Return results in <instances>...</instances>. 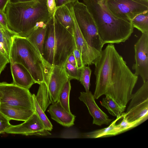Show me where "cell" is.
I'll list each match as a JSON object with an SVG mask.
<instances>
[{
  "instance_id": "1",
  "label": "cell",
  "mask_w": 148,
  "mask_h": 148,
  "mask_svg": "<svg viewBox=\"0 0 148 148\" xmlns=\"http://www.w3.org/2000/svg\"><path fill=\"white\" fill-rule=\"evenodd\" d=\"M94 64L95 99L108 95L120 106L126 108L132 97L138 76L131 71L113 44H108L102 50Z\"/></svg>"
},
{
  "instance_id": "2",
  "label": "cell",
  "mask_w": 148,
  "mask_h": 148,
  "mask_svg": "<svg viewBox=\"0 0 148 148\" xmlns=\"http://www.w3.org/2000/svg\"><path fill=\"white\" fill-rule=\"evenodd\" d=\"M92 15L103 43L124 42L131 36L134 27L131 22L118 17L109 10L106 0H83Z\"/></svg>"
},
{
  "instance_id": "3",
  "label": "cell",
  "mask_w": 148,
  "mask_h": 148,
  "mask_svg": "<svg viewBox=\"0 0 148 148\" xmlns=\"http://www.w3.org/2000/svg\"><path fill=\"white\" fill-rule=\"evenodd\" d=\"M5 13L9 28L16 35L27 38L37 22L47 23L50 16L46 0H32L11 3L6 6Z\"/></svg>"
},
{
  "instance_id": "4",
  "label": "cell",
  "mask_w": 148,
  "mask_h": 148,
  "mask_svg": "<svg viewBox=\"0 0 148 148\" xmlns=\"http://www.w3.org/2000/svg\"><path fill=\"white\" fill-rule=\"evenodd\" d=\"M76 48L73 35L53 15L47 23L42 58L49 65L62 66Z\"/></svg>"
},
{
  "instance_id": "5",
  "label": "cell",
  "mask_w": 148,
  "mask_h": 148,
  "mask_svg": "<svg viewBox=\"0 0 148 148\" xmlns=\"http://www.w3.org/2000/svg\"><path fill=\"white\" fill-rule=\"evenodd\" d=\"M10 61L23 65L31 74L34 83L39 84L44 82L50 66L27 38L16 35L12 38Z\"/></svg>"
},
{
  "instance_id": "6",
  "label": "cell",
  "mask_w": 148,
  "mask_h": 148,
  "mask_svg": "<svg viewBox=\"0 0 148 148\" xmlns=\"http://www.w3.org/2000/svg\"><path fill=\"white\" fill-rule=\"evenodd\" d=\"M74 14L82 34L93 50L100 55L104 45L99 35L94 19L86 6L77 0L73 3Z\"/></svg>"
},
{
  "instance_id": "7",
  "label": "cell",
  "mask_w": 148,
  "mask_h": 148,
  "mask_svg": "<svg viewBox=\"0 0 148 148\" xmlns=\"http://www.w3.org/2000/svg\"><path fill=\"white\" fill-rule=\"evenodd\" d=\"M0 103L34 110L32 94L29 89L13 83L0 82Z\"/></svg>"
},
{
  "instance_id": "8",
  "label": "cell",
  "mask_w": 148,
  "mask_h": 148,
  "mask_svg": "<svg viewBox=\"0 0 148 148\" xmlns=\"http://www.w3.org/2000/svg\"><path fill=\"white\" fill-rule=\"evenodd\" d=\"M114 16L131 22L136 15L148 11V0H106Z\"/></svg>"
},
{
  "instance_id": "9",
  "label": "cell",
  "mask_w": 148,
  "mask_h": 148,
  "mask_svg": "<svg viewBox=\"0 0 148 148\" xmlns=\"http://www.w3.org/2000/svg\"><path fill=\"white\" fill-rule=\"evenodd\" d=\"M131 101L125 115L127 120L132 122L148 118V81L133 94Z\"/></svg>"
},
{
  "instance_id": "10",
  "label": "cell",
  "mask_w": 148,
  "mask_h": 148,
  "mask_svg": "<svg viewBox=\"0 0 148 148\" xmlns=\"http://www.w3.org/2000/svg\"><path fill=\"white\" fill-rule=\"evenodd\" d=\"M69 79L64 66H50L46 72L44 81L47 85L51 103L58 101L66 83Z\"/></svg>"
},
{
  "instance_id": "11",
  "label": "cell",
  "mask_w": 148,
  "mask_h": 148,
  "mask_svg": "<svg viewBox=\"0 0 148 148\" xmlns=\"http://www.w3.org/2000/svg\"><path fill=\"white\" fill-rule=\"evenodd\" d=\"M135 62L132 66L135 74L143 82L148 81V33H142L134 45Z\"/></svg>"
},
{
  "instance_id": "12",
  "label": "cell",
  "mask_w": 148,
  "mask_h": 148,
  "mask_svg": "<svg viewBox=\"0 0 148 148\" xmlns=\"http://www.w3.org/2000/svg\"><path fill=\"white\" fill-rule=\"evenodd\" d=\"M68 7L74 24L73 36L76 49L80 52L84 66H89L94 64L99 56L89 46L84 38L76 21L73 12V3L66 5Z\"/></svg>"
},
{
  "instance_id": "13",
  "label": "cell",
  "mask_w": 148,
  "mask_h": 148,
  "mask_svg": "<svg viewBox=\"0 0 148 148\" xmlns=\"http://www.w3.org/2000/svg\"><path fill=\"white\" fill-rule=\"evenodd\" d=\"M8 134H20L26 136H46L51 135L46 130L37 115L34 113L22 123L12 125L5 131Z\"/></svg>"
},
{
  "instance_id": "14",
  "label": "cell",
  "mask_w": 148,
  "mask_h": 148,
  "mask_svg": "<svg viewBox=\"0 0 148 148\" xmlns=\"http://www.w3.org/2000/svg\"><path fill=\"white\" fill-rule=\"evenodd\" d=\"M79 99L87 106L90 114L93 118V124L101 126L103 124L108 125L111 123L113 119H110L97 106L91 91L81 92Z\"/></svg>"
},
{
  "instance_id": "15",
  "label": "cell",
  "mask_w": 148,
  "mask_h": 148,
  "mask_svg": "<svg viewBox=\"0 0 148 148\" xmlns=\"http://www.w3.org/2000/svg\"><path fill=\"white\" fill-rule=\"evenodd\" d=\"M10 69L14 84L29 89L35 83L29 72L22 64L10 63Z\"/></svg>"
},
{
  "instance_id": "16",
  "label": "cell",
  "mask_w": 148,
  "mask_h": 148,
  "mask_svg": "<svg viewBox=\"0 0 148 148\" xmlns=\"http://www.w3.org/2000/svg\"><path fill=\"white\" fill-rule=\"evenodd\" d=\"M47 111L51 118L62 125L69 127L74 125L75 116L63 107L59 101L52 103Z\"/></svg>"
},
{
  "instance_id": "17",
  "label": "cell",
  "mask_w": 148,
  "mask_h": 148,
  "mask_svg": "<svg viewBox=\"0 0 148 148\" xmlns=\"http://www.w3.org/2000/svg\"><path fill=\"white\" fill-rule=\"evenodd\" d=\"M0 112L10 120L25 121L34 113L31 109L14 107L1 104Z\"/></svg>"
},
{
  "instance_id": "18",
  "label": "cell",
  "mask_w": 148,
  "mask_h": 148,
  "mask_svg": "<svg viewBox=\"0 0 148 148\" xmlns=\"http://www.w3.org/2000/svg\"><path fill=\"white\" fill-rule=\"evenodd\" d=\"M47 25V24L35 27L26 38L34 46L42 57Z\"/></svg>"
},
{
  "instance_id": "19",
  "label": "cell",
  "mask_w": 148,
  "mask_h": 148,
  "mask_svg": "<svg viewBox=\"0 0 148 148\" xmlns=\"http://www.w3.org/2000/svg\"><path fill=\"white\" fill-rule=\"evenodd\" d=\"M16 34L0 23V51L10 60L12 37Z\"/></svg>"
},
{
  "instance_id": "20",
  "label": "cell",
  "mask_w": 148,
  "mask_h": 148,
  "mask_svg": "<svg viewBox=\"0 0 148 148\" xmlns=\"http://www.w3.org/2000/svg\"><path fill=\"white\" fill-rule=\"evenodd\" d=\"M54 16L58 21L73 35V23L67 6L57 8L54 13Z\"/></svg>"
},
{
  "instance_id": "21",
  "label": "cell",
  "mask_w": 148,
  "mask_h": 148,
  "mask_svg": "<svg viewBox=\"0 0 148 148\" xmlns=\"http://www.w3.org/2000/svg\"><path fill=\"white\" fill-rule=\"evenodd\" d=\"M122 119H123L121 122L115 125L113 129L108 134L106 137L115 136L125 132L135 127L146 120L145 119H140L134 121L129 122L127 120L124 112H123Z\"/></svg>"
},
{
  "instance_id": "22",
  "label": "cell",
  "mask_w": 148,
  "mask_h": 148,
  "mask_svg": "<svg viewBox=\"0 0 148 148\" xmlns=\"http://www.w3.org/2000/svg\"><path fill=\"white\" fill-rule=\"evenodd\" d=\"M101 104L105 108L112 116L119 117L125 111V107L120 106L111 97L106 95L101 102Z\"/></svg>"
},
{
  "instance_id": "23",
  "label": "cell",
  "mask_w": 148,
  "mask_h": 148,
  "mask_svg": "<svg viewBox=\"0 0 148 148\" xmlns=\"http://www.w3.org/2000/svg\"><path fill=\"white\" fill-rule=\"evenodd\" d=\"M39 85L37 94L36 95V99L40 108L45 112L51 103L47 85L44 82Z\"/></svg>"
},
{
  "instance_id": "24",
  "label": "cell",
  "mask_w": 148,
  "mask_h": 148,
  "mask_svg": "<svg viewBox=\"0 0 148 148\" xmlns=\"http://www.w3.org/2000/svg\"><path fill=\"white\" fill-rule=\"evenodd\" d=\"M123 116V113L120 116L116 117V119L112 122L107 127L92 132L81 134V138H94L106 137L108 134L114 127L117 122L120 119H122Z\"/></svg>"
},
{
  "instance_id": "25",
  "label": "cell",
  "mask_w": 148,
  "mask_h": 148,
  "mask_svg": "<svg viewBox=\"0 0 148 148\" xmlns=\"http://www.w3.org/2000/svg\"><path fill=\"white\" fill-rule=\"evenodd\" d=\"M131 22L134 27L142 33H148V11L136 15Z\"/></svg>"
},
{
  "instance_id": "26",
  "label": "cell",
  "mask_w": 148,
  "mask_h": 148,
  "mask_svg": "<svg viewBox=\"0 0 148 148\" xmlns=\"http://www.w3.org/2000/svg\"><path fill=\"white\" fill-rule=\"evenodd\" d=\"M32 97L34 112L43 124L45 129L48 131H51L53 129V125L51 122L38 104L34 94H32Z\"/></svg>"
},
{
  "instance_id": "27",
  "label": "cell",
  "mask_w": 148,
  "mask_h": 148,
  "mask_svg": "<svg viewBox=\"0 0 148 148\" xmlns=\"http://www.w3.org/2000/svg\"><path fill=\"white\" fill-rule=\"evenodd\" d=\"M70 80L65 84L59 95L58 101L65 109L71 112L69 106V95L71 90Z\"/></svg>"
},
{
  "instance_id": "28",
  "label": "cell",
  "mask_w": 148,
  "mask_h": 148,
  "mask_svg": "<svg viewBox=\"0 0 148 148\" xmlns=\"http://www.w3.org/2000/svg\"><path fill=\"white\" fill-rule=\"evenodd\" d=\"M81 70V74L79 81L84 87L86 91H89L92 70L88 66H84Z\"/></svg>"
},
{
  "instance_id": "29",
  "label": "cell",
  "mask_w": 148,
  "mask_h": 148,
  "mask_svg": "<svg viewBox=\"0 0 148 148\" xmlns=\"http://www.w3.org/2000/svg\"><path fill=\"white\" fill-rule=\"evenodd\" d=\"M64 66L69 80L76 79L79 81L81 74V69L67 62H66Z\"/></svg>"
},
{
  "instance_id": "30",
  "label": "cell",
  "mask_w": 148,
  "mask_h": 148,
  "mask_svg": "<svg viewBox=\"0 0 148 148\" xmlns=\"http://www.w3.org/2000/svg\"><path fill=\"white\" fill-rule=\"evenodd\" d=\"M10 120L0 112V134L3 133L11 125Z\"/></svg>"
},
{
  "instance_id": "31",
  "label": "cell",
  "mask_w": 148,
  "mask_h": 148,
  "mask_svg": "<svg viewBox=\"0 0 148 148\" xmlns=\"http://www.w3.org/2000/svg\"><path fill=\"white\" fill-rule=\"evenodd\" d=\"M46 6L50 16H52L57 9L55 0H46Z\"/></svg>"
},
{
  "instance_id": "32",
  "label": "cell",
  "mask_w": 148,
  "mask_h": 148,
  "mask_svg": "<svg viewBox=\"0 0 148 148\" xmlns=\"http://www.w3.org/2000/svg\"><path fill=\"white\" fill-rule=\"evenodd\" d=\"M73 52L75 59L77 67L78 69H81L85 66L83 63L81 54L80 51L76 48Z\"/></svg>"
},
{
  "instance_id": "33",
  "label": "cell",
  "mask_w": 148,
  "mask_h": 148,
  "mask_svg": "<svg viewBox=\"0 0 148 148\" xmlns=\"http://www.w3.org/2000/svg\"><path fill=\"white\" fill-rule=\"evenodd\" d=\"M10 62L9 60L0 51V75L6 65Z\"/></svg>"
},
{
  "instance_id": "34",
  "label": "cell",
  "mask_w": 148,
  "mask_h": 148,
  "mask_svg": "<svg viewBox=\"0 0 148 148\" xmlns=\"http://www.w3.org/2000/svg\"><path fill=\"white\" fill-rule=\"evenodd\" d=\"M0 23L6 28L10 29L8 26L7 19L5 12L1 10H0Z\"/></svg>"
},
{
  "instance_id": "35",
  "label": "cell",
  "mask_w": 148,
  "mask_h": 148,
  "mask_svg": "<svg viewBox=\"0 0 148 148\" xmlns=\"http://www.w3.org/2000/svg\"><path fill=\"white\" fill-rule=\"evenodd\" d=\"M78 0H55L57 8L66 5L69 3H73Z\"/></svg>"
},
{
  "instance_id": "36",
  "label": "cell",
  "mask_w": 148,
  "mask_h": 148,
  "mask_svg": "<svg viewBox=\"0 0 148 148\" xmlns=\"http://www.w3.org/2000/svg\"><path fill=\"white\" fill-rule=\"evenodd\" d=\"M66 62L77 67L76 60L73 52H72L69 56L67 59Z\"/></svg>"
},
{
  "instance_id": "37",
  "label": "cell",
  "mask_w": 148,
  "mask_h": 148,
  "mask_svg": "<svg viewBox=\"0 0 148 148\" xmlns=\"http://www.w3.org/2000/svg\"><path fill=\"white\" fill-rule=\"evenodd\" d=\"M9 0H0V10L5 12L7 4Z\"/></svg>"
},
{
  "instance_id": "38",
  "label": "cell",
  "mask_w": 148,
  "mask_h": 148,
  "mask_svg": "<svg viewBox=\"0 0 148 148\" xmlns=\"http://www.w3.org/2000/svg\"><path fill=\"white\" fill-rule=\"evenodd\" d=\"M34 0H9V2L11 3H15L21 2L28 1Z\"/></svg>"
},
{
  "instance_id": "39",
  "label": "cell",
  "mask_w": 148,
  "mask_h": 148,
  "mask_svg": "<svg viewBox=\"0 0 148 148\" xmlns=\"http://www.w3.org/2000/svg\"><path fill=\"white\" fill-rule=\"evenodd\" d=\"M35 0L40 1H44V0Z\"/></svg>"
},
{
  "instance_id": "40",
  "label": "cell",
  "mask_w": 148,
  "mask_h": 148,
  "mask_svg": "<svg viewBox=\"0 0 148 148\" xmlns=\"http://www.w3.org/2000/svg\"></svg>"
}]
</instances>
